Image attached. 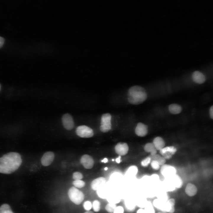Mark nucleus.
Segmentation results:
<instances>
[{
	"label": "nucleus",
	"mask_w": 213,
	"mask_h": 213,
	"mask_svg": "<svg viewBox=\"0 0 213 213\" xmlns=\"http://www.w3.org/2000/svg\"><path fill=\"white\" fill-rule=\"evenodd\" d=\"M80 161L81 164L86 169H91L94 164V161L92 157L86 154L81 156Z\"/></svg>",
	"instance_id": "nucleus-7"
},
{
	"label": "nucleus",
	"mask_w": 213,
	"mask_h": 213,
	"mask_svg": "<svg viewBox=\"0 0 213 213\" xmlns=\"http://www.w3.org/2000/svg\"><path fill=\"white\" fill-rule=\"evenodd\" d=\"M144 210L146 213H155L153 207L150 202H147Z\"/></svg>",
	"instance_id": "nucleus-23"
},
{
	"label": "nucleus",
	"mask_w": 213,
	"mask_h": 213,
	"mask_svg": "<svg viewBox=\"0 0 213 213\" xmlns=\"http://www.w3.org/2000/svg\"><path fill=\"white\" fill-rule=\"evenodd\" d=\"M0 213H14L10 206L8 204H4L0 207Z\"/></svg>",
	"instance_id": "nucleus-22"
},
{
	"label": "nucleus",
	"mask_w": 213,
	"mask_h": 213,
	"mask_svg": "<svg viewBox=\"0 0 213 213\" xmlns=\"http://www.w3.org/2000/svg\"><path fill=\"white\" fill-rule=\"evenodd\" d=\"M150 163L151 166L153 169L158 170L159 169L160 166L157 161L152 160L151 161Z\"/></svg>",
	"instance_id": "nucleus-29"
},
{
	"label": "nucleus",
	"mask_w": 213,
	"mask_h": 213,
	"mask_svg": "<svg viewBox=\"0 0 213 213\" xmlns=\"http://www.w3.org/2000/svg\"><path fill=\"white\" fill-rule=\"evenodd\" d=\"M185 191L186 193L188 196H193L196 194L197 192V188L195 185L189 183L186 186Z\"/></svg>",
	"instance_id": "nucleus-15"
},
{
	"label": "nucleus",
	"mask_w": 213,
	"mask_h": 213,
	"mask_svg": "<svg viewBox=\"0 0 213 213\" xmlns=\"http://www.w3.org/2000/svg\"><path fill=\"white\" fill-rule=\"evenodd\" d=\"M135 132L136 135L139 136H145L148 132V127L142 123L139 122L135 128Z\"/></svg>",
	"instance_id": "nucleus-10"
},
{
	"label": "nucleus",
	"mask_w": 213,
	"mask_h": 213,
	"mask_svg": "<svg viewBox=\"0 0 213 213\" xmlns=\"http://www.w3.org/2000/svg\"><path fill=\"white\" fill-rule=\"evenodd\" d=\"M116 153L120 156H124L128 153L129 147L126 143L119 142L114 147Z\"/></svg>",
	"instance_id": "nucleus-9"
},
{
	"label": "nucleus",
	"mask_w": 213,
	"mask_h": 213,
	"mask_svg": "<svg viewBox=\"0 0 213 213\" xmlns=\"http://www.w3.org/2000/svg\"><path fill=\"white\" fill-rule=\"evenodd\" d=\"M124 209L123 207L121 206H117L114 209L113 213H124Z\"/></svg>",
	"instance_id": "nucleus-32"
},
{
	"label": "nucleus",
	"mask_w": 213,
	"mask_h": 213,
	"mask_svg": "<svg viewBox=\"0 0 213 213\" xmlns=\"http://www.w3.org/2000/svg\"></svg>",
	"instance_id": "nucleus-43"
},
{
	"label": "nucleus",
	"mask_w": 213,
	"mask_h": 213,
	"mask_svg": "<svg viewBox=\"0 0 213 213\" xmlns=\"http://www.w3.org/2000/svg\"><path fill=\"white\" fill-rule=\"evenodd\" d=\"M83 177L82 174L79 172H75L72 174V178L75 180H80Z\"/></svg>",
	"instance_id": "nucleus-27"
},
{
	"label": "nucleus",
	"mask_w": 213,
	"mask_h": 213,
	"mask_svg": "<svg viewBox=\"0 0 213 213\" xmlns=\"http://www.w3.org/2000/svg\"><path fill=\"white\" fill-rule=\"evenodd\" d=\"M153 143L157 150L160 151L164 148L165 146L164 141L160 136L155 137L153 140Z\"/></svg>",
	"instance_id": "nucleus-16"
},
{
	"label": "nucleus",
	"mask_w": 213,
	"mask_h": 213,
	"mask_svg": "<svg viewBox=\"0 0 213 213\" xmlns=\"http://www.w3.org/2000/svg\"><path fill=\"white\" fill-rule=\"evenodd\" d=\"M101 162L105 163H106L108 162V159L106 158H105L103 160H102Z\"/></svg>",
	"instance_id": "nucleus-38"
},
{
	"label": "nucleus",
	"mask_w": 213,
	"mask_h": 213,
	"mask_svg": "<svg viewBox=\"0 0 213 213\" xmlns=\"http://www.w3.org/2000/svg\"><path fill=\"white\" fill-rule=\"evenodd\" d=\"M84 213H94L93 212L91 211H87L85 212Z\"/></svg>",
	"instance_id": "nucleus-39"
},
{
	"label": "nucleus",
	"mask_w": 213,
	"mask_h": 213,
	"mask_svg": "<svg viewBox=\"0 0 213 213\" xmlns=\"http://www.w3.org/2000/svg\"><path fill=\"white\" fill-rule=\"evenodd\" d=\"M137 213H146L144 209H139L137 211Z\"/></svg>",
	"instance_id": "nucleus-36"
},
{
	"label": "nucleus",
	"mask_w": 213,
	"mask_h": 213,
	"mask_svg": "<svg viewBox=\"0 0 213 213\" xmlns=\"http://www.w3.org/2000/svg\"><path fill=\"white\" fill-rule=\"evenodd\" d=\"M1 85H0V90H1Z\"/></svg>",
	"instance_id": "nucleus-41"
},
{
	"label": "nucleus",
	"mask_w": 213,
	"mask_h": 213,
	"mask_svg": "<svg viewBox=\"0 0 213 213\" xmlns=\"http://www.w3.org/2000/svg\"><path fill=\"white\" fill-rule=\"evenodd\" d=\"M72 183L75 187L78 188H81L85 185V182L81 180H75L73 181Z\"/></svg>",
	"instance_id": "nucleus-25"
},
{
	"label": "nucleus",
	"mask_w": 213,
	"mask_h": 213,
	"mask_svg": "<svg viewBox=\"0 0 213 213\" xmlns=\"http://www.w3.org/2000/svg\"><path fill=\"white\" fill-rule=\"evenodd\" d=\"M160 152L165 159L170 158L172 155L174 154L176 151V149L174 146L164 147L160 150Z\"/></svg>",
	"instance_id": "nucleus-12"
},
{
	"label": "nucleus",
	"mask_w": 213,
	"mask_h": 213,
	"mask_svg": "<svg viewBox=\"0 0 213 213\" xmlns=\"http://www.w3.org/2000/svg\"><path fill=\"white\" fill-rule=\"evenodd\" d=\"M77 135L80 137L89 138L92 137L94 134L93 130L86 125H81L78 127L76 130Z\"/></svg>",
	"instance_id": "nucleus-5"
},
{
	"label": "nucleus",
	"mask_w": 213,
	"mask_h": 213,
	"mask_svg": "<svg viewBox=\"0 0 213 213\" xmlns=\"http://www.w3.org/2000/svg\"><path fill=\"white\" fill-rule=\"evenodd\" d=\"M209 113L211 118L212 119L213 118V106L212 105L210 107L209 109Z\"/></svg>",
	"instance_id": "nucleus-34"
},
{
	"label": "nucleus",
	"mask_w": 213,
	"mask_h": 213,
	"mask_svg": "<svg viewBox=\"0 0 213 213\" xmlns=\"http://www.w3.org/2000/svg\"><path fill=\"white\" fill-rule=\"evenodd\" d=\"M151 158V160H155L157 161L160 166L165 164L166 159L163 156L157 154L154 155H150L149 156Z\"/></svg>",
	"instance_id": "nucleus-21"
},
{
	"label": "nucleus",
	"mask_w": 213,
	"mask_h": 213,
	"mask_svg": "<svg viewBox=\"0 0 213 213\" xmlns=\"http://www.w3.org/2000/svg\"><path fill=\"white\" fill-rule=\"evenodd\" d=\"M151 161V158L149 156H148L141 161V164L143 167H146L150 163Z\"/></svg>",
	"instance_id": "nucleus-28"
},
{
	"label": "nucleus",
	"mask_w": 213,
	"mask_h": 213,
	"mask_svg": "<svg viewBox=\"0 0 213 213\" xmlns=\"http://www.w3.org/2000/svg\"><path fill=\"white\" fill-rule=\"evenodd\" d=\"M54 158V154L53 152L49 151L46 152L41 159V164L44 166H48L52 163Z\"/></svg>",
	"instance_id": "nucleus-8"
},
{
	"label": "nucleus",
	"mask_w": 213,
	"mask_h": 213,
	"mask_svg": "<svg viewBox=\"0 0 213 213\" xmlns=\"http://www.w3.org/2000/svg\"><path fill=\"white\" fill-rule=\"evenodd\" d=\"M147 93L145 89L138 85L131 87L128 93V100L132 104L138 105L144 102L147 99Z\"/></svg>",
	"instance_id": "nucleus-2"
},
{
	"label": "nucleus",
	"mask_w": 213,
	"mask_h": 213,
	"mask_svg": "<svg viewBox=\"0 0 213 213\" xmlns=\"http://www.w3.org/2000/svg\"><path fill=\"white\" fill-rule=\"evenodd\" d=\"M4 42V39L3 38L0 36V48H1L3 46Z\"/></svg>",
	"instance_id": "nucleus-35"
},
{
	"label": "nucleus",
	"mask_w": 213,
	"mask_h": 213,
	"mask_svg": "<svg viewBox=\"0 0 213 213\" xmlns=\"http://www.w3.org/2000/svg\"><path fill=\"white\" fill-rule=\"evenodd\" d=\"M168 109L171 113L177 114L181 112L182 109L180 105L176 104H172L169 105Z\"/></svg>",
	"instance_id": "nucleus-17"
},
{
	"label": "nucleus",
	"mask_w": 213,
	"mask_h": 213,
	"mask_svg": "<svg viewBox=\"0 0 213 213\" xmlns=\"http://www.w3.org/2000/svg\"><path fill=\"white\" fill-rule=\"evenodd\" d=\"M106 180L103 177L98 178L93 180L91 183L92 189L94 191L99 189L105 183Z\"/></svg>",
	"instance_id": "nucleus-11"
},
{
	"label": "nucleus",
	"mask_w": 213,
	"mask_h": 213,
	"mask_svg": "<svg viewBox=\"0 0 213 213\" xmlns=\"http://www.w3.org/2000/svg\"><path fill=\"white\" fill-rule=\"evenodd\" d=\"M83 207L84 209L87 211L90 210L92 207V204L89 201H86L83 204Z\"/></svg>",
	"instance_id": "nucleus-30"
},
{
	"label": "nucleus",
	"mask_w": 213,
	"mask_h": 213,
	"mask_svg": "<svg viewBox=\"0 0 213 213\" xmlns=\"http://www.w3.org/2000/svg\"><path fill=\"white\" fill-rule=\"evenodd\" d=\"M175 201L174 199L172 198L168 200L166 202V212L173 213L175 211Z\"/></svg>",
	"instance_id": "nucleus-18"
},
{
	"label": "nucleus",
	"mask_w": 213,
	"mask_h": 213,
	"mask_svg": "<svg viewBox=\"0 0 213 213\" xmlns=\"http://www.w3.org/2000/svg\"><path fill=\"white\" fill-rule=\"evenodd\" d=\"M161 166V172L164 175L168 176L175 174V170L173 167L165 164Z\"/></svg>",
	"instance_id": "nucleus-14"
},
{
	"label": "nucleus",
	"mask_w": 213,
	"mask_h": 213,
	"mask_svg": "<svg viewBox=\"0 0 213 213\" xmlns=\"http://www.w3.org/2000/svg\"><path fill=\"white\" fill-rule=\"evenodd\" d=\"M125 204L126 209L130 211L133 210L135 207V205L132 204H130L126 201H125Z\"/></svg>",
	"instance_id": "nucleus-31"
},
{
	"label": "nucleus",
	"mask_w": 213,
	"mask_h": 213,
	"mask_svg": "<svg viewBox=\"0 0 213 213\" xmlns=\"http://www.w3.org/2000/svg\"><path fill=\"white\" fill-rule=\"evenodd\" d=\"M62 120L63 125L66 129L70 130L74 128L75 124L73 118L69 114H64Z\"/></svg>",
	"instance_id": "nucleus-6"
},
{
	"label": "nucleus",
	"mask_w": 213,
	"mask_h": 213,
	"mask_svg": "<svg viewBox=\"0 0 213 213\" xmlns=\"http://www.w3.org/2000/svg\"><path fill=\"white\" fill-rule=\"evenodd\" d=\"M145 151L150 153V155H152L156 154L157 150L155 148L153 143H148L144 147Z\"/></svg>",
	"instance_id": "nucleus-19"
},
{
	"label": "nucleus",
	"mask_w": 213,
	"mask_h": 213,
	"mask_svg": "<svg viewBox=\"0 0 213 213\" xmlns=\"http://www.w3.org/2000/svg\"><path fill=\"white\" fill-rule=\"evenodd\" d=\"M111 118L112 116L109 113H106L102 115L100 129L102 132H107L111 129Z\"/></svg>",
	"instance_id": "nucleus-4"
},
{
	"label": "nucleus",
	"mask_w": 213,
	"mask_h": 213,
	"mask_svg": "<svg viewBox=\"0 0 213 213\" xmlns=\"http://www.w3.org/2000/svg\"><path fill=\"white\" fill-rule=\"evenodd\" d=\"M116 207V204L109 203L106 205L105 209L108 212L113 213Z\"/></svg>",
	"instance_id": "nucleus-24"
},
{
	"label": "nucleus",
	"mask_w": 213,
	"mask_h": 213,
	"mask_svg": "<svg viewBox=\"0 0 213 213\" xmlns=\"http://www.w3.org/2000/svg\"><path fill=\"white\" fill-rule=\"evenodd\" d=\"M121 158V156H119L116 159V161L117 163H120V162H121V161H120Z\"/></svg>",
	"instance_id": "nucleus-37"
},
{
	"label": "nucleus",
	"mask_w": 213,
	"mask_h": 213,
	"mask_svg": "<svg viewBox=\"0 0 213 213\" xmlns=\"http://www.w3.org/2000/svg\"><path fill=\"white\" fill-rule=\"evenodd\" d=\"M22 160L21 155L16 152H10L0 158V173L11 174L17 170Z\"/></svg>",
	"instance_id": "nucleus-1"
},
{
	"label": "nucleus",
	"mask_w": 213,
	"mask_h": 213,
	"mask_svg": "<svg viewBox=\"0 0 213 213\" xmlns=\"http://www.w3.org/2000/svg\"><path fill=\"white\" fill-rule=\"evenodd\" d=\"M112 161H114V159H112Z\"/></svg>",
	"instance_id": "nucleus-42"
},
{
	"label": "nucleus",
	"mask_w": 213,
	"mask_h": 213,
	"mask_svg": "<svg viewBox=\"0 0 213 213\" xmlns=\"http://www.w3.org/2000/svg\"><path fill=\"white\" fill-rule=\"evenodd\" d=\"M107 169H108V168L107 167H106L104 168V170H107Z\"/></svg>",
	"instance_id": "nucleus-40"
},
{
	"label": "nucleus",
	"mask_w": 213,
	"mask_h": 213,
	"mask_svg": "<svg viewBox=\"0 0 213 213\" xmlns=\"http://www.w3.org/2000/svg\"><path fill=\"white\" fill-rule=\"evenodd\" d=\"M92 207L95 212H99L100 209V203L99 201L98 200H94L93 202Z\"/></svg>",
	"instance_id": "nucleus-26"
},
{
	"label": "nucleus",
	"mask_w": 213,
	"mask_h": 213,
	"mask_svg": "<svg viewBox=\"0 0 213 213\" xmlns=\"http://www.w3.org/2000/svg\"><path fill=\"white\" fill-rule=\"evenodd\" d=\"M158 199L163 202H166L167 201V196L166 194L161 195L159 197Z\"/></svg>",
	"instance_id": "nucleus-33"
},
{
	"label": "nucleus",
	"mask_w": 213,
	"mask_h": 213,
	"mask_svg": "<svg viewBox=\"0 0 213 213\" xmlns=\"http://www.w3.org/2000/svg\"><path fill=\"white\" fill-rule=\"evenodd\" d=\"M68 194L70 200L76 205L80 204L84 198L83 193L74 187H72L69 188Z\"/></svg>",
	"instance_id": "nucleus-3"
},
{
	"label": "nucleus",
	"mask_w": 213,
	"mask_h": 213,
	"mask_svg": "<svg viewBox=\"0 0 213 213\" xmlns=\"http://www.w3.org/2000/svg\"><path fill=\"white\" fill-rule=\"evenodd\" d=\"M192 78L195 82L199 84H202L206 80L204 75L201 72L198 71H195L193 73Z\"/></svg>",
	"instance_id": "nucleus-13"
},
{
	"label": "nucleus",
	"mask_w": 213,
	"mask_h": 213,
	"mask_svg": "<svg viewBox=\"0 0 213 213\" xmlns=\"http://www.w3.org/2000/svg\"><path fill=\"white\" fill-rule=\"evenodd\" d=\"M166 202H163L158 199L154 201L153 204L156 208L166 212Z\"/></svg>",
	"instance_id": "nucleus-20"
}]
</instances>
